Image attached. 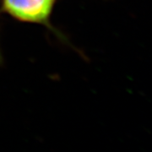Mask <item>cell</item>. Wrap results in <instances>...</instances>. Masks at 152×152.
<instances>
[{"label": "cell", "instance_id": "6da1fadb", "mask_svg": "<svg viewBox=\"0 0 152 152\" xmlns=\"http://www.w3.org/2000/svg\"><path fill=\"white\" fill-rule=\"evenodd\" d=\"M57 0H2L0 13H5L17 20L42 25L50 30V24Z\"/></svg>", "mask_w": 152, "mask_h": 152}]
</instances>
